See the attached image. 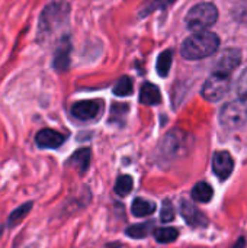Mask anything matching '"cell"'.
<instances>
[{
    "label": "cell",
    "mask_w": 247,
    "mask_h": 248,
    "mask_svg": "<svg viewBox=\"0 0 247 248\" xmlns=\"http://www.w3.org/2000/svg\"><path fill=\"white\" fill-rule=\"evenodd\" d=\"M220 46V38L213 32H197L186 38L181 46V54L186 60H202L213 55Z\"/></svg>",
    "instance_id": "obj_1"
},
{
    "label": "cell",
    "mask_w": 247,
    "mask_h": 248,
    "mask_svg": "<svg viewBox=\"0 0 247 248\" xmlns=\"http://www.w3.org/2000/svg\"><path fill=\"white\" fill-rule=\"evenodd\" d=\"M70 6L63 0H54L41 13L39 25H38V38L44 39L49 36L52 32L60 29L68 19Z\"/></svg>",
    "instance_id": "obj_2"
},
{
    "label": "cell",
    "mask_w": 247,
    "mask_h": 248,
    "mask_svg": "<svg viewBox=\"0 0 247 248\" xmlns=\"http://www.w3.org/2000/svg\"><path fill=\"white\" fill-rule=\"evenodd\" d=\"M218 19V10L213 3H199L195 4L186 15L185 22L191 31L202 32L207 28L213 26Z\"/></svg>",
    "instance_id": "obj_3"
},
{
    "label": "cell",
    "mask_w": 247,
    "mask_h": 248,
    "mask_svg": "<svg viewBox=\"0 0 247 248\" xmlns=\"http://www.w3.org/2000/svg\"><path fill=\"white\" fill-rule=\"evenodd\" d=\"M220 122L227 129H240L247 122V105L242 100L227 103L220 113Z\"/></svg>",
    "instance_id": "obj_4"
},
{
    "label": "cell",
    "mask_w": 247,
    "mask_h": 248,
    "mask_svg": "<svg viewBox=\"0 0 247 248\" xmlns=\"http://www.w3.org/2000/svg\"><path fill=\"white\" fill-rule=\"evenodd\" d=\"M230 90V77L214 73L202 87V96L208 102L221 100Z\"/></svg>",
    "instance_id": "obj_5"
},
{
    "label": "cell",
    "mask_w": 247,
    "mask_h": 248,
    "mask_svg": "<svg viewBox=\"0 0 247 248\" xmlns=\"http://www.w3.org/2000/svg\"><path fill=\"white\" fill-rule=\"evenodd\" d=\"M185 145H186L185 135L179 131H172L165 137L162 142V154L165 158H176L183 153Z\"/></svg>",
    "instance_id": "obj_6"
},
{
    "label": "cell",
    "mask_w": 247,
    "mask_h": 248,
    "mask_svg": "<svg viewBox=\"0 0 247 248\" xmlns=\"http://www.w3.org/2000/svg\"><path fill=\"white\" fill-rule=\"evenodd\" d=\"M242 62V52L237 48H229L226 51H223L220 60L215 64V73L217 74H223V76H229L240 65Z\"/></svg>",
    "instance_id": "obj_7"
},
{
    "label": "cell",
    "mask_w": 247,
    "mask_h": 248,
    "mask_svg": "<svg viewBox=\"0 0 247 248\" xmlns=\"http://www.w3.org/2000/svg\"><path fill=\"white\" fill-rule=\"evenodd\" d=\"M66 135L55 131V129H51V128H44L41 131L36 132L35 135V144L42 148V150H55V148H60L64 141H66Z\"/></svg>",
    "instance_id": "obj_8"
},
{
    "label": "cell",
    "mask_w": 247,
    "mask_h": 248,
    "mask_svg": "<svg viewBox=\"0 0 247 248\" xmlns=\"http://www.w3.org/2000/svg\"><path fill=\"white\" fill-rule=\"evenodd\" d=\"M179 212H181L182 218H183L191 227L204 228V227H207L208 222H210L208 218H207V215H205L202 211H199L197 206H194L191 202H188V201H185V199H182L181 203H179Z\"/></svg>",
    "instance_id": "obj_9"
},
{
    "label": "cell",
    "mask_w": 247,
    "mask_h": 248,
    "mask_svg": "<svg viewBox=\"0 0 247 248\" xmlns=\"http://www.w3.org/2000/svg\"><path fill=\"white\" fill-rule=\"evenodd\" d=\"M102 110V103L99 100H82L71 106V115L79 121H92Z\"/></svg>",
    "instance_id": "obj_10"
},
{
    "label": "cell",
    "mask_w": 247,
    "mask_h": 248,
    "mask_svg": "<svg viewBox=\"0 0 247 248\" xmlns=\"http://www.w3.org/2000/svg\"><path fill=\"white\" fill-rule=\"evenodd\" d=\"M234 169V160L229 151H217L213 157V170L220 180H227Z\"/></svg>",
    "instance_id": "obj_11"
},
{
    "label": "cell",
    "mask_w": 247,
    "mask_h": 248,
    "mask_svg": "<svg viewBox=\"0 0 247 248\" xmlns=\"http://www.w3.org/2000/svg\"><path fill=\"white\" fill-rule=\"evenodd\" d=\"M70 52H71V42H70V38L68 36H64L55 52H54V61H52V65L58 70V71H66L70 65Z\"/></svg>",
    "instance_id": "obj_12"
},
{
    "label": "cell",
    "mask_w": 247,
    "mask_h": 248,
    "mask_svg": "<svg viewBox=\"0 0 247 248\" xmlns=\"http://www.w3.org/2000/svg\"><path fill=\"white\" fill-rule=\"evenodd\" d=\"M90 155H92V153L89 148H80L71 154V157L67 160L66 166L76 169L80 174H84L90 166Z\"/></svg>",
    "instance_id": "obj_13"
},
{
    "label": "cell",
    "mask_w": 247,
    "mask_h": 248,
    "mask_svg": "<svg viewBox=\"0 0 247 248\" xmlns=\"http://www.w3.org/2000/svg\"><path fill=\"white\" fill-rule=\"evenodd\" d=\"M32 208H33V202H25L23 205H20L16 209H13L9 214V217H7L6 228L7 230H13L16 225H19L22 221H25V218L29 215V212L32 211Z\"/></svg>",
    "instance_id": "obj_14"
},
{
    "label": "cell",
    "mask_w": 247,
    "mask_h": 248,
    "mask_svg": "<svg viewBox=\"0 0 247 248\" xmlns=\"http://www.w3.org/2000/svg\"><path fill=\"white\" fill-rule=\"evenodd\" d=\"M140 102L143 105H157L162 102L160 90L151 83H144L140 92Z\"/></svg>",
    "instance_id": "obj_15"
},
{
    "label": "cell",
    "mask_w": 247,
    "mask_h": 248,
    "mask_svg": "<svg viewBox=\"0 0 247 248\" xmlns=\"http://www.w3.org/2000/svg\"><path fill=\"white\" fill-rule=\"evenodd\" d=\"M191 196L195 202H199V203H207L213 199L214 196V190L213 187L205 183V182H199L194 186L192 192H191Z\"/></svg>",
    "instance_id": "obj_16"
},
{
    "label": "cell",
    "mask_w": 247,
    "mask_h": 248,
    "mask_svg": "<svg viewBox=\"0 0 247 248\" xmlns=\"http://www.w3.org/2000/svg\"><path fill=\"white\" fill-rule=\"evenodd\" d=\"M154 211H156V203H153L150 201H146V199H141V198H137V199L132 201L131 212H132L134 217H148Z\"/></svg>",
    "instance_id": "obj_17"
},
{
    "label": "cell",
    "mask_w": 247,
    "mask_h": 248,
    "mask_svg": "<svg viewBox=\"0 0 247 248\" xmlns=\"http://www.w3.org/2000/svg\"><path fill=\"white\" fill-rule=\"evenodd\" d=\"M153 222H144V224H135L131 225L125 230V234L130 235L131 238L140 240V238H146L151 231H153Z\"/></svg>",
    "instance_id": "obj_18"
},
{
    "label": "cell",
    "mask_w": 247,
    "mask_h": 248,
    "mask_svg": "<svg viewBox=\"0 0 247 248\" xmlns=\"http://www.w3.org/2000/svg\"><path fill=\"white\" fill-rule=\"evenodd\" d=\"M179 237V231L176 228H157L154 230V238L160 244L173 243Z\"/></svg>",
    "instance_id": "obj_19"
},
{
    "label": "cell",
    "mask_w": 247,
    "mask_h": 248,
    "mask_svg": "<svg viewBox=\"0 0 247 248\" xmlns=\"http://www.w3.org/2000/svg\"><path fill=\"white\" fill-rule=\"evenodd\" d=\"M132 186H134V182H132V177L128 176V174H122L116 179V183H115V193L118 196H127L131 190H132Z\"/></svg>",
    "instance_id": "obj_20"
},
{
    "label": "cell",
    "mask_w": 247,
    "mask_h": 248,
    "mask_svg": "<svg viewBox=\"0 0 247 248\" xmlns=\"http://www.w3.org/2000/svg\"><path fill=\"white\" fill-rule=\"evenodd\" d=\"M131 93H132V80L128 76H122L114 86V94L124 97Z\"/></svg>",
    "instance_id": "obj_21"
},
{
    "label": "cell",
    "mask_w": 247,
    "mask_h": 248,
    "mask_svg": "<svg viewBox=\"0 0 247 248\" xmlns=\"http://www.w3.org/2000/svg\"><path fill=\"white\" fill-rule=\"evenodd\" d=\"M170 65H172V51L167 49L165 52H162L157 58V73L162 76V77H166L169 74V70H170Z\"/></svg>",
    "instance_id": "obj_22"
},
{
    "label": "cell",
    "mask_w": 247,
    "mask_h": 248,
    "mask_svg": "<svg viewBox=\"0 0 247 248\" xmlns=\"http://www.w3.org/2000/svg\"><path fill=\"white\" fill-rule=\"evenodd\" d=\"M233 17L240 22V23H247V0H240L231 10Z\"/></svg>",
    "instance_id": "obj_23"
},
{
    "label": "cell",
    "mask_w": 247,
    "mask_h": 248,
    "mask_svg": "<svg viewBox=\"0 0 247 248\" xmlns=\"http://www.w3.org/2000/svg\"><path fill=\"white\" fill-rule=\"evenodd\" d=\"M236 92L240 100H247V68L240 74L236 84Z\"/></svg>",
    "instance_id": "obj_24"
},
{
    "label": "cell",
    "mask_w": 247,
    "mask_h": 248,
    "mask_svg": "<svg viewBox=\"0 0 247 248\" xmlns=\"http://www.w3.org/2000/svg\"><path fill=\"white\" fill-rule=\"evenodd\" d=\"M175 219V209L170 201H165L162 211H160V221L162 222H172Z\"/></svg>",
    "instance_id": "obj_25"
},
{
    "label": "cell",
    "mask_w": 247,
    "mask_h": 248,
    "mask_svg": "<svg viewBox=\"0 0 247 248\" xmlns=\"http://www.w3.org/2000/svg\"><path fill=\"white\" fill-rule=\"evenodd\" d=\"M172 3H175V0H153L146 9H143V13H140L141 16H146V15H148L150 12H153V10H156V9H166V7H169Z\"/></svg>",
    "instance_id": "obj_26"
}]
</instances>
